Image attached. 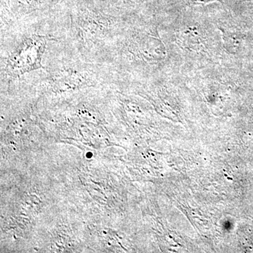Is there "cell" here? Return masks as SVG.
Here are the masks:
<instances>
[{
    "label": "cell",
    "mask_w": 253,
    "mask_h": 253,
    "mask_svg": "<svg viewBox=\"0 0 253 253\" xmlns=\"http://www.w3.org/2000/svg\"><path fill=\"white\" fill-rule=\"evenodd\" d=\"M125 17L87 0H61L56 43L84 61L111 65L125 33Z\"/></svg>",
    "instance_id": "1"
},
{
    "label": "cell",
    "mask_w": 253,
    "mask_h": 253,
    "mask_svg": "<svg viewBox=\"0 0 253 253\" xmlns=\"http://www.w3.org/2000/svg\"><path fill=\"white\" fill-rule=\"evenodd\" d=\"M56 16L21 25L1 33V83L8 88L28 73L44 70L43 64L48 43L58 42L57 25L46 31L54 23Z\"/></svg>",
    "instance_id": "2"
},
{
    "label": "cell",
    "mask_w": 253,
    "mask_h": 253,
    "mask_svg": "<svg viewBox=\"0 0 253 253\" xmlns=\"http://www.w3.org/2000/svg\"><path fill=\"white\" fill-rule=\"evenodd\" d=\"M57 44L46 60L44 76L39 82L42 87L53 93L108 86L120 81L111 65L91 63Z\"/></svg>",
    "instance_id": "3"
},
{
    "label": "cell",
    "mask_w": 253,
    "mask_h": 253,
    "mask_svg": "<svg viewBox=\"0 0 253 253\" xmlns=\"http://www.w3.org/2000/svg\"><path fill=\"white\" fill-rule=\"evenodd\" d=\"M166 56V49L161 40L149 31L124 33L113 56L111 65L116 68L123 61L156 64Z\"/></svg>",
    "instance_id": "4"
},
{
    "label": "cell",
    "mask_w": 253,
    "mask_h": 253,
    "mask_svg": "<svg viewBox=\"0 0 253 253\" xmlns=\"http://www.w3.org/2000/svg\"><path fill=\"white\" fill-rule=\"evenodd\" d=\"M61 0H1V33L53 17Z\"/></svg>",
    "instance_id": "5"
},
{
    "label": "cell",
    "mask_w": 253,
    "mask_h": 253,
    "mask_svg": "<svg viewBox=\"0 0 253 253\" xmlns=\"http://www.w3.org/2000/svg\"><path fill=\"white\" fill-rule=\"evenodd\" d=\"M93 4L113 12L123 15L131 8L142 4L146 0H87Z\"/></svg>",
    "instance_id": "6"
},
{
    "label": "cell",
    "mask_w": 253,
    "mask_h": 253,
    "mask_svg": "<svg viewBox=\"0 0 253 253\" xmlns=\"http://www.w3.org/2000/svg\"><path fill=\"white\" fill-rule=\"evenodd\" d=\"M221 31L224 47L229 52L234 53L238 47V40L235 34L224 29H221Z\"/></svg>",
    "instance_id": "7"
},
{
    "label": "cell",
    "mask_w": 253,
    "mask_h": 253,
    "mask_svg": "<svg viewBox=\"0 0 253 253\" xmlns=\"http://www.w3.org/2000/svg\"><path fill=\"white\" fill-rule=\"evenodd\" d=\"M192 1L196 4H205L212 1H221V0H192Z\"/></svg>",
    "instance_id": "8"
}]
</instances>
